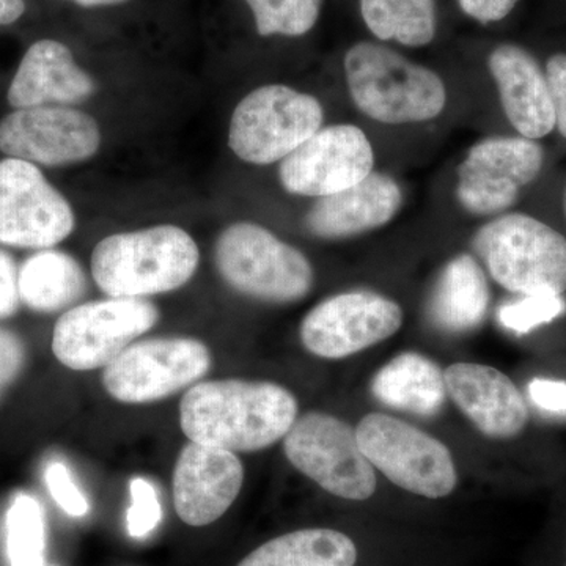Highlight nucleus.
I'll list each match as a JSON object with an SVG mask.
<instances>
[{"label": "nucleus", "mask_w": 566, "mask_h": 566, "mask_svg": "<svg viewBox=\"0 0 566 566\" xmlns=\"http://www.w3.org/2000/svg\"><path fill=\"white\" fill-rule=\"evenodd\" d=\"M297 419V401L268 381H205L182 395L180 424L197 444L256 452L281 441Z\"/></svg>", "instance_id": "1"}, {"label": "nucleus", "mask_w": 566, "mask_h": 566, "mask_svg": "<svg viewBox=\"0 0 566 566\" xmlns=\"http://www.w3.org/2000/svg\"><path fill=\"white\" fill-rule=\"evenodd\" d=\"M200 252L188 232L177 226L111 234L95 245L92 275L109 297L155 296L191 281Z\"/></svg>", "instance_id": "2"}, {"label": "nucleus", "mask_w": 566, "mask_h": 566, "mask_svg": "<svg viewBox=\"0 0 566 566\" xmlns=\"http://www.w3.org/2000/svg\"><path fill=\"white\" fill-rule=\"evenodd\" d=\"M345 76L354 106L375 122H430L446 109L447 88L439 74L382 44H353L345 55Z\"/></svg>", "instance_id": "3"}, {"label": "nucleus", "mask_w": 566, "mask_h": 566, "mask_svg": "<svg viewBox=\"0 0 566 566\" xmlns=\"http://www.w3.org/2000/svg\"><path fill=\"white\" fill-rule=\"evenodd\" d=\"M472 249L491 279L509 292H566V238L534 216H499L474 234Z\"/></svg>", "instance_id": "4"}, {"label": "nucleus", "mask_w": 566, "mask_h": 566, "mask_svg": "<svg viewBox=\"0 0 566 566\" xmlns=\"http://www.w3.org/2000/svg\"><path fill=\"white\" fill-rule=\"evenodd\" d=\"M214 260L227 285L263 303H296L315 282L307 256L255 222L227 227L216 241Z\"/></svg>", "instance_id": "5"}, {"label": "nucleus", "mask_w": 566, "mask_h": 566, "mask_svg": "<svg viewBox=\"0 0 566 566\" xmlns=\"http://www.w3.org/2000/svg\"><path fill=\"white\" fill-rule=\"evenodd\" d=\"M323 120V106L315 96L289 85H263L234 107L229 147L244 163L271 166L311 139Z\"/></svg>", "instance_id": "6"}, {"label": "nucleus", "mask_w": 566, "mask_h": 566, "mask_svg": "<svg viewBox=\"0 0 566 566\" xmlns=\"http://www.w3.org/2000/svg\"><path fill=\"white\" fill-rule=\"evenodd\" d=\"M365 458L401 490L428 499L452 494L458 485L455 461L441 441L386 415H368L356 427Z\"/></svg>", "instance_id": "7"}, {"label": "nucleus", "mask_w": 566, "mask_h": 566, "mask_svg": "<svg viewBox=\"0 0 566 566\" xmlns=\"http://www.w3.org/2000/svg\"><path fill=\"white\" fill-rule=\"evenodd\" d=\"M158 319V307L142 297H109L74 305L55 323L52 353L71 370L107 367Z\"/></svg>", "instance_id": "8"}, {"label": "nucleus", "mask_w": 566, "mask_h": 566, "mask_svg": "<svg viewBox=\"0 0 566 566\" xmlns=\"http://www.w3.org/2000/svg\"><path fill=\"white\" fill-rule=\"evenodd\" d=\"M290 463L335 497L367 501L376 491L374 465L357 442L356 430L323 412H307L283 438Z\"/></svg>", "instance_id": "9"}, {"label": "nucleus", "mask_w": 566, "mask_h": 566, "mask_svg": "<svg viewBox=\"0 0 566 566\" xmlns=\"http://www.w3.org/2000/svg\"><path fill=\"white\" fill-rule=\"evenodd\" d=\"M211 364L210 349L197 338H148L104 367L103 386L122 403H155L199 382Z\"/></svg>", "instance_id": "10"}, {"label": "nucleus", "mask_w": 566, "mask_h": 566, "mask_svg": "<svg viewBox=\"0 0 566 566\" xmlns=\"http://www.w3.org/2000/svg\"><path fill=\"white\" fill-rule=\"evenodd\" d=\"M76 227L73 208L35 164L0 161V244L44 251Z\"/></svg>", "instance_id": "11"}, {"label": "nucleus", "mask_w": 566, "mask_h": 566, "mask_svg": "<svg viewBox=\"0 0 566 566\" xmlns=\"http://www.w3.org/2000/svg\"><path fill=\"white\" fill-rule=\"evenodd\" d=\"M545 148L526 137H488L476 142L458 166L457 199L475 216L510 210L521 191L545 166Z\"/></svg>", "instance_id": "12"}, {"label": "nucleus", "mask_w": 566, "mask_h": 566, "mask_svg": "<svg viewBox=\"0 0 566 566\" xmlns=\"http://www.w3.org/2000/svg\"><path fill=\"white\" fill-rule=\"evenodd\" d=\"M403 311L374 292H346L315 305L301 323L304 348L323 359H344L400 331Z\"/></svg>", "instance_id": "13"}, {"label": "nucleus", "mask_w": 566, "mask_h": 566, "mask_svg": "<svg viewBox=\"0 0 566 566\" xmlns=\"http://www.w3.org/2000/svg\"><path fill=\"white\" fill-rule=\"evenodd\" d=\"M102 147L98 123L70 106L14 109L0 120V151L44 167L87 161Z\"/></svg>", "instance_id": "14"}, {"label": "nucleus", "mask_w": 566, "mask_h": 566, "mask_svg": "<svg viewBox=\"0 0 566 566\" xmlns=\"http://www.w3.org/2000/svg\"><path fill=\"white\" fill-rule=\"evenodd\" d=\"M375 151L367 134L354 125L316 132L279 167L283 189L294 196L322 197L345 191L374 172Z\"/></svg>", "instance_id": "15"}, {"label": "nucleus", "mask_w": 566, "mask_h": 566, "mask_svg": "<svg viewBox=\"0 0 566 566\" xmlns=\"http://www.w3.org/2000/svg\"><path fill=\"white\" fill-rule=\"evenodd\" d=\"M243 482V463L233 452L191 441L175 464L177 515L188 526H210L233 505Z\"/></svg>", "instance_id": "16"}, {"label": "nucleus", "mask_w": 566, "mask_h": 566, "mask_svg": "<svg viewBox=\"0 0 566 566\" xmlns=\"http://www.w3.org/2000/svg\"><path fill=\"white\" fill-rule=\"evenodd\" d=\"M447 394L461 412L488 438L512 439L523 433L528 408L509 376L482 364H453L446 368Z\"/></svg>", "instance_id": "17"}, {"label": "nucleus", "mask_w": 566, "mask_h": 566, "mask_svg": "<svg viewBox=\"0 0 566 566\" xmlns=\"http://www.w3.org/2000/svg\"><path fill=\"white\" fill-rule=\"evenodd\" d=\"M502 109L521 137L539 140L556 128L545 70L523 46L501 44L488 57Z\"/></svg>", "instance_id": "18"}, {"label": "nucleus", "mask_w": 566, "mask_h": 566, "mask_svg": "<svg viewBox=\"0 0 566 566\" xmlns=\"http://www.w3.org/2000/svg\"><path fill=\"white\" fill-rule=\"evenodd\" d=\"M96 92L95 81L74 61L61 41H35L14 73L7 92L13 109L41 106H73Z\"/></svg>", "instance_id": "19"}, {"label": "nucleus", "mask_w": 566, "mask_h": 566, "mask_svg": "<svg viewBox=\"0 0 566 566\" xmlns=\"http://www.w3.org/2000/svg\"><path fill=\"white\" fill-rule=\"evenodd\" d=\"M403 207V192L390 175L371 172L345 191L322 197L305 216L308 232L323 240H344L381 229Z\"/></svg>", "instance_id": "20"}, {"label": "nucleus", "mask_w": 566, "mask_h": 566, "mask_svg": "<svg viewBox=\"0 0 566 566\" xmlns=\"http://www.w3.org/2000/svg\"><path fill=\"white\" fill-rule=\"evenodd\" d=\"M490 301L485 271L474 256L461 253L439 274L428 301V316L444 333L465 334L486 318Z\"/></svg>", "instance_id": "21"}, {"label": "nucleus", "mask_w": 566, "mask_h": 566, "mask_svg": "<svg viewBox=\"0 0 566 566\" xmlns=\"http://www.w3.org/2000/svg\"><path fill=\"white\" fill-rule=\"evenodd\" d=\"M371 392L397 411L433 417L447 400L444 371L422 354L401 353L375 375Z\"/></svg>", "instance_id": "22"}, {"label": "nucleus", "mask_w": 566, "mask_h": 566, "mask_svg": "<svg viewBox=\"0 0 566 566\" xmlns=\"http://www.w3.org/2000/svg\"><path fill=\"white\" fill-rule=\"evenodd\" d=\"M21 304L36 314H57L87 293V275L70 253L44 249L29 256L18 274Z\"/></svg>", "instance_id": "23"}, {"label": "nucleus", "mask_w": 566, "mask_h": 566, "mask_svg": "<svg viewBox=\"0 0 566 566\" xmlns=\"http://www.w3.org/2000/svg\"><path fill=\"white\" fill-rule=\"evenodd\" d=\"M356 543L334 528H303L270 539L238 566H354Z\"/></svg>", "instance_id": "24"}, {"label": "nucleus", "mask_w": 566, "mask_h": 566, "mask_svg": "<svg viewBox=\"0 0 566 566\" xmlns=\"http://www.w3.org/2000/svg\"><path fill=\"white\" fill-rule=\"evenodd\" d=\"M365 25L376 39L422 48L434 40V0H360Z\"/></svg>", "instance_id": "25"}, {"label": "nucleus", "mask_w": 566, "mask_h": 566, "mask_svg": "<svg viewBox=\"0 0 566 566\" xmlns=\"http://www.w3.org/2000/svg\"><path fill=\"white\" fill-rule=\"evenodd\" d=\"M46 531L40 502L32 495H14L7 513V553L10 566H43Z\"/></svg>", "instance_id": "26"}, {"label": "nucleus", "mask_w": 566, "mask_h": 566, "mask_svg": "<svg viewBox=\"0 0 566 566\" xmlns=\"http://www.w3.org/2000/svg\"><path fill=\"white\" fill-rule=\"evenodd\" d=\"M262 36H303L318 22L323 0H245Z\"/></svg>", "instance_id": "27"}, {"label": "nucleus", "mask_w": 566, "mask_h": 566, "mask_svg": "<svg viewBox=\"0 0 566 566\" xmlns=\"http://www.w3.org/2000/svg\"><path fill=\"white\" fill-rule=\"evenodd\" d=\"M566 312L562 294H532L516 303L499 308V322L505 329L516 334H527L535 327L554 322Z\"/></svg>", "instance_id": "28"}, {"label": "nucleus", "mask_w": 566, "mask_h": 566, "mask_svg": "<svg viewBox=\"0 0 566 566\" xmlns=\"http://www.w3.org/2000/svg\"><path fill=\"white\" fill-rule=\"evenodd\" d=\"M129 494H132V506L126 515V527L133 538H144L161 523L163 509L158 493L150 482L136 476L129 483Z\"/></svg>", "instance_id": "29"}, {"label": "nucleus", "mask_w": 566, "mask_h": 566, "mask_svg": "<svg viewBox=\"0 0 566 566\" xmlns=\"http://www.w3.org/2000/svg\"><path fill=\"white\" fill-rule=\"evenodd\" d=\"M44 482L50 490L51 497L55 504L61 506L63 512L71 517H84L91 512V504L87 497L82 494L80 486L71 476L70 469L61 461H54L48 465L44 472Z\"/></svg>", "instance_id": "30"}, {"label": "nucleus", "mask_w": 566, "mask_h": 566, "mask_svg": "<svg viewBox=\"0 0 566 566\" xmlns=\"http://www.w3.org/2000/svg\"><path fill=\"white\" fill-rule=\"evenodd\" d=\"M28 363V348L17 333L0 326V400L18 381Z\"/></svg>", "instance_id": "31"}, {"label": "nucleus", "mask_w": 566, "mask_h": 566, "mask_svg": "<svg viewBox=\"0 0 566 566\" xmlns=\"http://www.w3.org/2000/svg\"><path fill=\"white\" fill-rule=\"evenodd\" d=\"M546 80L553 98L554 114H556V128L566 139V54L551 55L546 62Z\"/></svg>", "instance_id": "32"}, {"label": "nucleus", "mask_w": 566, "mask_h": 566, "mask_svg": "<svg viewBox=\"0 0 566 566\" xmlns=\"http://www.w3.org/2000/svg\"><path fill=\"white\" fill-rule=\"evenodd\" d=\"M20 268L9 252L0 249V322L18 314L21 307L18 289Z\"/></svg>", "instance_id": "33"}, {"label": "nucleus", "mask_w": 566, "mask_h": 566, "mask_svg": "<svg viewBox=\"0 0 566 566\" xmlns=\"http://www.w3.org/2000/svg\"><path fill=\"white\" fill-rule=\"evenodd\" d=\"M528 395L538 408L556 415H566V382L535 378L528 385Z\"/></svg>", "instance_id": "34"}, {"label": "nucleus", "mask_w": 566, "mask_h": 566, "mask_svg": "<svg viewBox=\"0 0 566 566\" xmlns=\"http://www.w3.org/2000/svg\"><path fill=\"white\" fill-rule=\"evenodd\" d=\"M458 2L461 10L472 20L490 24L509 17L520 0H458Z\"/></svg>", "instance_id": "35"}, {"label": "nucleus", "mask_w": 566, "mask_h": 566, "mask_svg": "<svg viewBox=\"0 0 566 566\" xmlns=\"http://www.w3.org/2000/svg\"><path fill=\"white\" fill-rule=\"evenodd\" d=\"M24 13V0H0V28L14 24Z\"/></svg>", "instance_id": "36"}, {"label": "nucleus", "mask_w": 566, "mask_h": 566, "mask_svg": "<svg viewBox=\"0 0 566 566\" xmlns=\"http://www.w3.org/2000/svg\"><path fill=\"white\" fill-rule=\"evenodd\" d=\"M81 7H109L118 6V3L126 2V0H71Z\"/></svg>", "instance_id": "37"}, {"label": "nucleus", "mask_w": 566, "mask_h": 566, "mask_svg": "<svg viewBox=\"0 0 566 566\" xmlns=\"http://www.w3.org/2000/svg\"><path fill=\"white\" fill-rule=\"evenodd\" d=\"M565 211H566V193H565Z\"/></svg>", "instance_id": "38"}]
</instances>
